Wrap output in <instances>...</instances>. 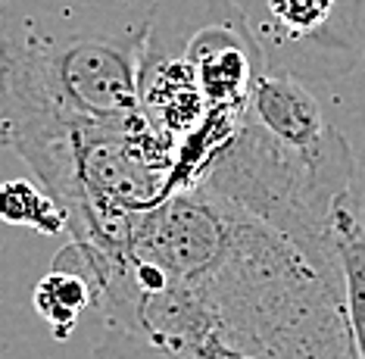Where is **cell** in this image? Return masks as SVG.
<instances>
[{"label":"cell","mask_w":365,"mask_h":359,"mask_svg":"<svg viewBox=\"0 0 365 359\" xmlns=\"http://www.w3.org/2000/svg\"><path fill=\"white\" fill-rule=\"evenodd\" d=\"M190 188L269 225L328 281L344 288L334 250V213L344 200L362 197V175L350 141L337 128L312 150H294L244 116Z\"/></svg>","instance_id":"cell-3"},{"label":"cell","mask_w":365,"mask_h":359,"mask_svg":"<svg viewBox=\"0 0 365 359\" xmlns=\"http://www.w3.org/2000/svg\"><path fill=\"white\" fill-rule=\"evenodd\" d=\"M91 359H175V356L150 344L147 338L135 335V331H125L119 325H106L103 338L91 350Z\"/></svg>","instance_id":"cell-10"},{"label":"cell","mask_w":365,"mask_h":359,"mask_svg":"<svg viewBox=\"0 0 365 359\" xmlns=\"http://www.w3.org/2000/svg\"><path fill=\"white\" fill-rule=\"evenodd\" d=\"M91 278L106 325L175 359H359L344 288L200 188L165 197Z\"/></svg>","instance_id":"cell-1"},{"label":"cell","mask_w":365,"mask_h":359,"mask_svg":"<svg viewBox=\"0 0 365 359\" xmlns=\"http://www.w3.org/2000/svg\"><path fill=\"white\" fill-rule=\"evenodd\" d=\"M0 219L10 225H29L41 235H60L66 228L63 210L26 178L0 181Z\"/></svg>","instance_id":"cell-9"},{"label":"cell","mask_w":365,"mask_h":359,"mask_svg":"<svg viewBox=\"0 0 365 359\" xmlns=\"http://www.w3.org/2000/svg\"><path fill=\"white\" fill-rule=\"evenodd\" d=\"M262 54L228 0H153L140 63V116L181 144L210 113L244 116Z\"/></svg>","instance_id":"cell-4"},{"label":"cell","mask_w":365,"mask_h":359,"mask_svg":"<svg viewBox=\"0 0 365 359\" xmlns=\"http://www.w3.org/2000/svg\"><path fill=\"white\" fill-rule=\"evenodd\" d=\"M362 197L344 200L334 213V250L344 278V303L356 356L365 359V222Z\"/></svg>","instance_id":"cell-8"},{"label":"cell","mask_w":365,"mask_h":359,"mask_svg":"<svg viewBox=\"0 0 365 359\" xmlns=\"http://www.w3.org/2000/svg\"><path fill=\"white\" fill-rule=\"evenodd\" d=\"M97 290L94 278L85 263V253L69 244L60 256L53 260L51 272L38 281L35 288V310L44 315V322L53 328V335L66 340L72 331V325L78 322V315L94 306Z\"/></svg>","instance_id":"cell-7"},{"label":"cell","mask_w":365,"mask_h":359,"mask_svg":"<svg viewBox=\"0 0 365 359\" xmlns=\"http://www.w3.org/2000/svg\"><path fill=\"white\" fill-rule=\"evenodd\" d=\"M247 116L294 150H312L334 128L325 119L309 85L281 72H262L256 79Z\"/></svg>","instance_id":"cell-6"},{"label":"cell","mask_w":365,"mask_h":359,"mask_svg":"<svg viewBox=\"0 0 365 359\" xmlns=\"http://www.w3.org/2000/svg\"><path fill=\"white\" fill-rule=\"evenodd\" d=\"M153 0H4L0 128L140 122Z\"/></svg>","instance_id":"cell-2"},{"label":"cell","mask_w":365,"mask_h":359,"mask_svg":"<svg viewBox=\"0 0 365 359\" xmlns=\"http://www.w3.org/2000/svg\"><path fill=\"white\" fill-rule=\"evenodd\" d=\"M244 16L265 72L337 81L365 60V0H228Z\"/></svg>","instance_id":"cell-5"}]
</instances>
